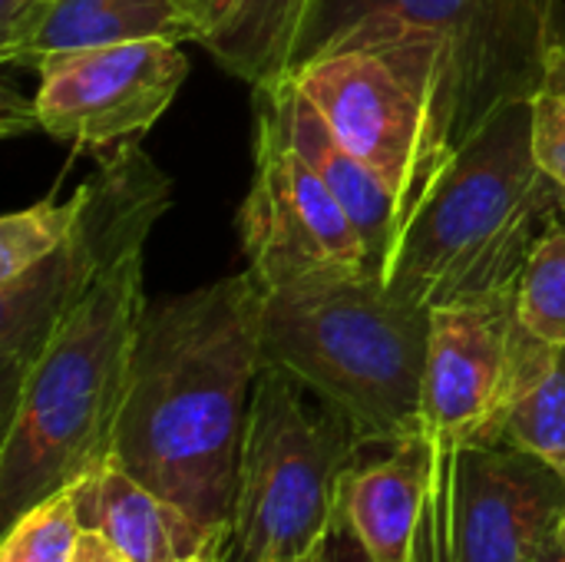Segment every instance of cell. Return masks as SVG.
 I'll return each mask as SVG.
<instances>
[{
    "label": "cell",
    "mask_w": 565,
    "mask_h": 562,
    "mask_svg": "<svg viewBox=\"0 0 565 562\" xmlns=\"http://www.w3.org/2000/svg\"><path fill=\"white\" fill-rule=\"evenodd\" d=\"M262 301L248 268L146 301L109 457L199 523L228 533L248 404L265 368Z\"/></svg>",
    "instance_id": "cell-1"
},
{
    "label": "cell",
    "mask_w": 565,
    "mask_h": 562,
    "mask_svg": "<svg viewBox=\"0 0 565 562\" xmlns=\"http://www.w3.org/2000/svg\"><path fill=\"white\" fill-rule=\"evenodd\" d=\"M142 311V248H132L99 275L30 368L0 424L3 530L113 457Z\"/></svg>",
    "instance_id": "cell-2"
},
{
    "label": "cell",
    "mask_w": 565,
    "mask_h": 562,
    "mask_svg": "<svg viewBox=\"0 0 565 562\" xmlns=\"http://www.w3.org/2000/svg\"><path fill=\"white\" fill-rule=\"evenodd\" d=\"M565 212L563 185L533 142V99L497 113L407 219L387 288L437 308L513 291Z\"/></svg>",
    "instance_id": "cell-3"
},
{
    "label": "cell",
    "mask_w": 565,
    "mask_h": 562,
    "mask_svg": "<svg viewBox=\"0 0 565 562\" xmlns=\"http://www.w3.org/2000/svg\"><path fill=\"white\" fill-rule=\"evenodd\" d=\"M262 364L301 381L364 444L424 434L430 308L377 275H334L262 291Z\"/></svg>",
    "instance_id": "cell-4"
},
{
    "label": "cell",
    "mask_w": 565,
    "mask_h": 562,
    "mask_svg": "<svg viewBox=\"0 0 565 562\" xmlns=\"http://www.w3.org/2000/svg\"><path fill=\"white\" fill-rule=\"evenodd\" d=\"M308 388L262 368L232 503L228 562H321L341 527L344 480L364 441L334 407L308 404Z\"/></svg>",
    "instance_id": "cell-5"
},
{
    "label": "cell",
    "mask_w": 565,
    "mask_h": 562,
    "mask_svg": "<svg viewBox=\"0 0 565 562\" xmlns=\"http://www.w3.org/2000/svg\"><path fill=\"white\" fill-rule=\"evenodd\" d=\"M559 0H321L311 13L298 63L324 43L367 26H401L434 36L450 66L457 152L507 106L546 89L559 40Z\"/></svg>",
    "instance_id": "cell-6"
},
{
    "label": "cell",
    "mask_w": 565,
    "mask_h": 562,
    "mask_svg": "<svg viewBox=\"0 0 565 562\" xmlns=\"http://www.w3.org/2000/svg\"><path fill=\"white\" fill-rule=\"evenodd\" d=\"M166 172L136 146H119L86 182V202L70 238L20 278L0 285V424L66 315L99 275L146 238L169 209Z\"/></svg>",
    "instance_id": "cell-7"
},
{
    "label": "cell",
    "mask_w": 565,
    "mask_h": 562,
    "mask_svg": "<svg viewBox=\"0 0 565 562\" xmlns=\"http://www.w3.org/2000/svg\"><path fill=\"white\" fill-rule=\"evenodd\" d=\"M255 176L238 209V235L262 291L334 275H374L367 245L321 182L291 149L275 116L255 99ZM384 282V278H381Z\"/></svg>",
    "instance_id": "cell-8"
},
{
    "label": "cell",
    "mask_w": 565,
    "mask_h": 562,
    "mask_svg": "<svg viewBox=\"0 0 565 562\" xmlns=\"http://www.w3.org/2000/svg\"><path fill=\"white\" fill-rule=\"evenodd\" d=\"M565 474L510 444L447 457L440 562H540L559 537Z\"/></svg>",
    "instance_id": "cell-9"
},
{
    "label": "cell",
    "mask_w": 565,
    "mask_h": 562,
    "mask_svg": "<svg viewBox=\"0 0 565 562\" xmlns=\"http://www.w3.org/2000/svg\"><path fill=\"white\" fill-rule=\"evenodd\" d=\"M33 96L36 126L73 149L136 142L175 99L189 60L179 43L139 40L50 56Z\"/></svg>",
    "instance_id": "cell-10"
},
{
    "label": "cell",
    "mask_w": 565,
    "mask_h": 562,
    "mask_svg": "<svg viewBox=\"0 0 565 562\" xmlns=\"http://www.w3.org/2000/svg\"><path fill=\"white\" fill-rule=\"evenodd\" d=\"M520 335L516 288L430 308L424 434L444 450L500 444L497 424Z\"/></svg>",
    "instance_id": "cell-11"
},
{
    "label": "cell",
    "mask_w": 565,
    "mask_h": 562,
    "mask_svg": "<svg viewBox=\"0 0 565 562\" xmlns=\"http://www.w3.org/2000/svg\"><path fill=\"white\" fill-rule=\"evenodd\" d=\"M447 457L427 434L364 444L341 500V533L364 560L440 562Z\"/></svg>",
    "instance_id": "cell-12"
},
{
    "label": "cell",
    "mask_w": 565,
    "mask_h": 562,
    "mask_svg": "<svg viewBox=\"0 0 565 562\" xmlns=\"http://www.w3.org/2000/svg\"><path fill=\"white\" fill-rule=\"evenodd\" d=\"M255 99H262L268 106V113L275 116L281 136L291 142V149L321 176V182L334 192V199L344 205V212L351 215V222L358 225L374 275L387 282L401 232H404V219H401V205L394 199V192L384 185V179L361 162L328 126V119L321 116V109L311 103V96L291 79H275L268 86H255L252 89Z\"/></svg>",
    "instance_id": "cell-13"
},
{
    "label": "cell",
    "mask_w": 565,
    "mask_h": 562,
    "mask_svg": "<svg viewBox=\"0 0 565 562\" xmlns=\"http://www.w3.org/2000/svg\"><path fill=\"white\" fill-rule=\"evenodd\" d=\"M202 36V20L189 0H43L30 17L0 33V60L40 70L50 56L166 40Z\"/></svg>",
    "instance_id": "cell-14"
},
{
    "label": "cell",
    "mask_w": 565,
    "mask_h": 562,
    "mask_svg": "<svg viewBox=\"0 0 565 562\" xmlns=\"http://www.w3.org/2000/svg\"><path fill=\"white\" fill-rule=\"evenodd\" d=\"M70 490L79 523L103 533L126 562H182L192 556L228 560V530L199 523L182 507L126 474L116 460H106Z\"/></svg>",
    "instance_id": "cell-15"
},
{
    "label": "cell",
    "mask_w": 565,
    "mask_h": 562,
    "mask_svg": "<svg viewBox=\"0 0 565 562\" xmlns=\"http://www.w3.org/2000/svg\"><path fill=\"white\" fill-rule=\"evenodd\" d=\"M321 0H209L199 43L252 89L295 70L305 26Z\"/></svg>",
    "instance_id": "cell-16"
},
{
    "label": "cell",
    "mask_w": 565,
    "mask_h": 562,
    "mask_svg": "<svg viewBox=\"0 0 565 562\" xmlns=\"http://www.w3.org/2000/svg\"><path fill=\"white\" fill-rule=\"evenodd\" d=\"M497 441L526 450L565 474V348L523 328L497 424Z\"/></svg>",
    "instance_id": "cell-17"
},
{
    "label": "cell",
    "mask_w": 565,
    "mask_h": 562,
    "mask_svg": "<svg viewBox=\"0 0 565 562\" xmlns=\"http://www.w3.org/2000/svg\"><path fill=\"white\" fill-rule=\"evenodd\" d=\"M86 202V182L66 199H43L30 209L7 212L0 219V285L20 278L43 258H50L76 229Z\"/></svg>",
    "instance_id": "cell-18"
},
{
    "label": "cell",
    "mask_w": 565,
    "mask_h": 562,
    "mask_svg": "<svg viewBox=\"0 0 565 562\" xmlns=\"http://www.w3.org/2000/svg\"><path fill=\"white\" fill-rule=\"evenodd\" d=\"M516 311L526 331L565 348V229L556 225L526 262L516 285Z\"/></svg>",
    "instance_id": "cell-19"
},
{
    "label": "cell",
    "mask_w": 565,
    "mask_h": 562,
    "mask_svg": "<svg viewBox=\"0 0 565 562\" xmlns=\"http://www.w3.org/2000/svg\"><path fill=\"white\" fill-rule=\"evenodd\" d=\"M83 533L73 490H63L3 530L0 562H70Z\"/></svg>",
    "instance_id": "cell-20"
},
{
    "label": "cell",
    "mask_w": 565,
    "mask_h": 562,
    "mask_svg": "<svg viewBox=\"0 0 565 562\" xmlns=\"http://www.w3.org/2000/svg\"><path fill=\"white\" fill-rule=\"evenodd\" d=\"M533 142L543 169L565 192V96L540 93L533 99Z\"/></svg>",
    "instance_id": "cell-21"
},
{
    "label": "cell",
    "mask_w": 565,
    "mask_h": 562,
    "mask_svg": "<svg viewBox=\"0 0 565 562\" xmlns=\"http://www.w3.org/2000/svg\"><path fill=\"white\" fill-rule=\"evenodd\" d=\"M70 562H126L122 560V553L103 537V533H96V530H86L83 527V533H79V540H76V550H73V560Z\"/></svg>",
    "instance_id": "cell-22"
},
{
    "label": "cell",
    "mask_w": 565,
    "mask_h": 562,
    "mask_svg": "<svg viewBox=\"0 0 565 562\" xmlns=\"http://www.w3.org/2000/svg\"><path fill=\"white\" fill-rule=\"evenodd\" d=\"M543 93H559L565 96V33H559L553 60H550V76H546V89Z\"/></svg>",
    "instance_id": "cell-23"
},
{
    "label": "cell",
    "mask_w": 565,
    "mask_h": 562,
    "mask_svg": "<svg viewBox=\"0 0 565 562\" xmlns=\"http://www.w3.org/2000/svg\"><path fill=\"white\" fill-rule=\"evenodd\" d=\"M321 562H367L361 556V550L341 533V527H338V537H334V543L328 547V553H324V560Z\"/></svg>",
    "instance_id": "cell-24"
},
{
    "label": "cell",
    "mask_w": 565,
    "mask_h": 562,
    "mask_svg": "<svg viewBox=\"0 0 565 562\" xmlns=\"http://www.w3.org/2000/svg\"><path fill=\"white\" fill-rule=\"evenodd\" d=\"M540 562H565V543L556 537L546 550H543V556H540Z\"/></svg>",
    "instance_id": "cell-25"
},
{
    "label": "cell",
    "mask_w": 565,
    "mask_h": 562,
    "mask_svg": "<svg viewBox=\"0 0 565 562\" xmlns=\"http://www.w3.org/2000/svg\"><path fill=\"white\" fill-rule=\"evenodd\" d=\"M205 3H209V0H189V7L199 13V20H202V13H205Z\"/></svg>",
    "instance_id": "cell-26"
},
{
    "label": "cell",
    "mask_w": 565,
    "mask_h": 562,
    "mask_svg": "<svg viewBox=\"0 0 565 562\" xmlns=\"http://www.w3.org/2000/svg\"><path fill=\"white\" fill-rule=\"evenodd\" d=\"M182 562H228L225 556H192V560H182Z\"/></svg>",
    "instance_id": "cell-27"
},
{
    "label": "cell",
    "mask_w": 565,
    "mask_h": 562,
    "mask_svg": "<svg viewBox=\"0 0 565 562\" xmlns=\"http://www.w3.org/2000/svg\"><path fill=\"white\" fill-rule=\"evenodd\" d=\"M559 540L565 543V513H563V523H559Z\"/></svg>",
    "instance_id": "cell-28"
}]
</instances>
